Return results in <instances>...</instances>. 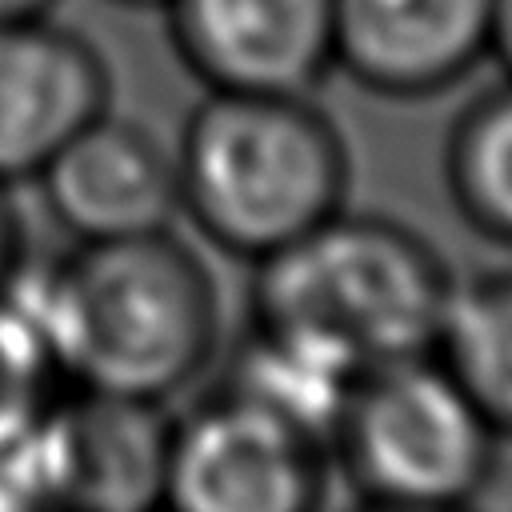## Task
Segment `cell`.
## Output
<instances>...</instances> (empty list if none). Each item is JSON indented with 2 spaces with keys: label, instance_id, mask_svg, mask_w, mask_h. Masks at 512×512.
<instances>
[{
  "label": "cell",
  "instance_id": "cell-1",
  "mask_svg": "<svg viewBox=\"0 0 512 512\" xmlns=\"http://www.w3.org/2000/svg\"><path fill=\"white\" fill-rule=\"evenodd\" d=\"M8 292L72 388L164 404L204 376L220 344L216 280L172 228L72 240L44 264L24 260Z\"/></svg>",
  "mask_w": 512,
  "mask_h": 512
},
{
  "label": "cell",
  "instance_id": "cell-2",
  "mask_svg": "<svg viewBox=\"0 0 512 512\" xmlns=\"http://www.w3.org/2000/svg\"><path fill=\"white\" fill-rule=\"evenodd\" d=\"M448 300L452 276L416 232L340 208L252 264L248 332L360 380L432 356Z\"/></svg>",
  "mask_w": 512,
  "mask_h": 512
},
{
  "label": "cell",
  "instance_id": "cell-3",
  "mask_svg": "<svg viewBox=\"0 0 512 512\" xmlns=\"http://www.w3.org/2000/svg\"><path fill=\"white\" fill-rule=\"evenodd\" d=\"M172 156L180 216L232 260L256 264L344 208L348 148L308 96L204 88Z\"/></svg>",
  "mask_w": 512,
  "mask_h": 512
},
{
  "label": "cell",
  "instance_id": "cell-4",
  "mask_svg": "<svg viewBox=\"0 0 512 512\" xmlns=\"http://www.w3.org/2000/svg\"><path fill=\"white\" fill-rule=\"evenodd\" d=\"M500 432L432 356L360 376L332 432V468L368 504L456 508L492 476Z\"/></svg>",
  "mask_w": 512,
  "mask_h": 512
},
{
  "label": "cell",
  "instance_id": "cell-5",
  "mask_svg": "<svg viewBox=\"0 0 512 512\" xmlns=\"http://www.w3.org/2000/svg\"><path fill=\"white\" fill-rule=\"evenodd\" d=\"M332 480L328 444L280 408L216 384L168 424L164 504L188 512H304Z\"/></svg>",
  "mask_w": 512,
  "mask_h": 512
},
{
  "label": "cell",
  "instance_id": "cell-6",
  "mask_svg": "<svg viewBox=\"0 0 512 512\" xmlns=\"http://www.w3.org/2000/svg\"><path fill=\"white\" fill-rule=\"evenodd\" d=\"M168 424L152 400L68 384L20 448L32 500L116 512L164 504Z\"/></svg>",
  "mask_w": 512,
  "mask_h": 512
},
{
  "label": "cell",
  "instance_id": "cell-7",
  "mask_svg": "<svg viewBox=\"0 0 512 512\" xmlns=\"http://www.w3.org/2000/svg\"><path fill=\"white\" fill-rule=\"evenodd\" d=\"M336 0H164L180 64L212 92L312 96L332 64Z\"/></svg>",
  "mask_w": 512,
  "mask_h": 512
},
{
  "label": "cell",
  "instance_id": "cell-8",
  "mask_svg": "<svg viewBox=\"0 0 512 512\" xmlns=\"http://www.w3.org/2000/svg\"><path fill=\"white\" fill-rule=\"evenodd\" d=\"M44 212L68 240L164 232L180 216L172 148L132 116L104 108L32 180Z\"/></svg>",
  "mask_w": 512,
  "mask_h": 512
},
{
  "label": "cell",
  "instance_id": "cell-9",
  "mask_svg": "<svg viewBox=\"0 0 512 512\" xmlns=\"http://www.w3.org/2000/svg\"><path fill=\"white\" fill-rule=\"evenodd\" d=\"M112 108V72L92 40L52 16L0 20V184H32L60 144Z\"/></svg>",
  "mask_w": 512,
  "mask_h": 512
},
{
  "label": "cell",
  "instance_id": "cell-10",
  "mask_svg": "<svg viewBox=\"0 0 512 512\" xmlns=\"http://www.w3.org/2000/svg\"><path fill=\"white\" fill-rule=\"evenodd\" d=\"M492 0H336L332 64L376 96H432L488 52Z\"/></svg>",
  "mask_w": 512,
  "mask_h": 512
},
{
  "label": "cell",
  "instance_id": "cell-11",
  "mask_svg": "<svg viewBox=\"0 0 512 512\" xmlns=\"http://www.w3.org/2000/svg\"><path fill=\"white\" fill-rule=\"evenodd\" d=\"M436 356L468 388L488 424L512 436V272L452 284Z\"/></svg>",
  "mask_w": 512,
  "mask_h": 512
},
{
  "label": "cell",
  "instance_id": "cell-12",
  "mask_svg": "<svg viewBox=\"0 0 512 512\" xmlns=\"http://www.w3.org/2000/svg\"><path fill=\"white\" fill-rule=\"evenodd\" d=\"M444 172L468 224L512 244V84L488 92L456 120Z\"/></svg>",
  "mask_w": 512,
  "mask_h": 512
},
{
  "label": "cell",
  "instance_id": "cell-13",
  "mask_svg": "<svg viewBox=\"0 0 512 512\" xmlns=\"http://www.w3.org/2000/svg\"><path fill=\"white\" fill-rule=\"evenodd\" d=\"M68 388L40 324L4 288L0 292V456L16 452L56 396Z\"/></svg>",
  "mask_w": 512,
  "mask_h": 512
},
{
  "label": "cell",
  "instance_id": "cell-14",
  "mask_svg": "<svg viewBox=\"0 0 512 512\" xmlns=\"http://www.w3.org/2000/svg\"><path fill=\"white\" fill-rule=\"evenodd\" d=\"M28 260V240H24V224L20 212L12 204V188L0 184V292L16 280V272Z\"/></svg>",
  "mask_w": 512,
  "mask_h": 512
},
{
  "label": "cell",
  "instance_id": "cell-15",
  "mask_svg": "<svg viewBox=\"0 0 512 512\" xmlns=\"http://www.w3.org/2000/svg\"><path fill=\"white\" fill-rule=\"evenodd\" d=\"M488 52L504 64L512 76V0H492V24H488Z\"/></svg>",
  "mask_w": 512,
  "mask_h": 512
},
{
  "label": "cell",
  "instance_id": "cell-16",
  "mask_svg": "<svg viewBox=\"0 0 512 512\" xmlns=\"http://www.w3.org/2000/svg\"><path fill=\"white\" fill-rule=\"evenodd\" d=\"M56 0H0V20H32V16H52Z\"/></svg>",
  "mask_w": 512,
  "mask_h": 512
},
{
  "label": "cell",
  "instance_id": "cell-17",
  "mask_svg": "<svg viewBox=\"0 0 512 512\" xmlns=\"http://www.w3.org/2000/svg\"><path fill=\"white\" fill-rule=\"evenodd\" d=\"M112 4H124V8H164V0H112Z\"/></svg>",
  "mask_w": 512,
  "mask_h": 512
}]
</instances>
